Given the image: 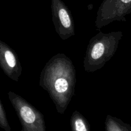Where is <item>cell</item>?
Instances as JSON below:
<instances>
[{
  "label": "cell",
  "instance_id": "7a4b0ae2",
  "mask_svg": "<svg viewBox=\"0 0 131 131\" xmlns=\"http://www.w3.org/2000/svg\"><path fill=\"white\" fill-rule=\"evenodd\" d=\"M124 33L121 31L105 33L100 31L89 41L83 60L86 72L102 69L116 53Z\"/></svg>",
  "mask_w": 131,
  "mask_h": 131
},
{
  "label": "cell",
  "instance_id": "ba28073f",
  "mask_svg": "<svg viewBox=\"0 0 131 131\" xmlns=\"http://www.w3.org/2000/svg\"><path fill=\"white\" fill-rule=\"evenodd\" d=\"M106 131H131V125L121 119L107 115L105 120Z\"/></svg>",
  "mask_w": 131,
  "mask_h": 131
},
{
  "label": "cell",
  "instance_id": "8992f818",
  "mask_svg": "<svg viewBox=\"0 0 131 131\" xmlns=\"http://www.w3.org/2000/svg\"><path fill=\"white\" fill-rule=\"evenodd\" d=\"M0 68L5 75L14 81H19L23 68L16 52L0 40Z\"/></svg>",
  "mask_w": 131,
  "mask_h": 131
},
{
  "label": "cell",
  "instance_id": "277c9868",
  "mask_svg": "<svg viewBox=\"0 0 131 131\" xmlns=\"http://www.w3.org/2000/svg\"><path fill=\"white\" fill-rule=\"evenodd\" d=\"M131 14V0H103L97 12L95 25L97 29L115 21L125 22Z\"/></svg>",
  "mask_w": 131,
  "mask_h": 131
},
{
  "label": "cell",
  "instance_id": "52a82bcc",
  "mask_svg": "<svg viewBox=\"0 0 131 131\" xmlns=\"http://www.w3.org/2000/svg\"><path fill=\"white\" fill-rule=\"evenodd\" d=\"M72 131H91L90 125L87 119L79 111H75L70 118Z\"/></svg>",
  "mask_w": 131,
  "mask_h": 131
},
{
  "label": "cell",
  "instance_id": "5b68a950",
  "mask_svg": "<svg viewBox=\"0 0 131 131\" xmlns=\"http://www.w3.org/2000/svg\"><path fill=\"white\" fill-rule=\"evenodd\" d=\"M52 19L55 31L63 40L75 35V23L69 8L62 0H51Z\"/></svg>",
  "mask_w": 131,
  "mask_h": 131
},
{
  "label": "cell",
  "instance_id": "6da1fadb",
  "mask_svg": "<svg viewBox=\"0 0 131 131\" xmlns=\"http://www.w3.org/2000/svg\"><path fill=\"white\" fill-rule=\"evenodd\" d=\"M76 73L72 61L63 53L52 56L40 75V86L48 93L59 114H64L75 94Z\"/></svg>",
  "mask_w": 131,
  "mask_h": 131
},
{
  "label": "cell",
  "instance_id": "3957f363",
  "mask_svg": "<svg viewBox=\"0 0 131 131\" xmlns=\"http://www.w3.org/2000/svg\"><path fill=\"white\" fill-rule=\"evenodd\" d=\"M9 100L21 124L20 131H47L43 114L23 97L10 91Z\"/></svg>",
  "mask_w": 131,
  "mask_h": 131
},
{
  "label": "cell",
  "instance_id": "9c48e42d",
  "mask_svg": "<svg viewBox=\"0 0 131 131\" xmlns=\"http://www.w3.org/2000/svg\"><path fill=\"white\" fill-rule=\"evenodd\" d=\"M0 127L5 131H11L4 106L0 101Z\"/></svg>",
  "mask_w": 131,
  "mask_h": 131
}]
</instances>
